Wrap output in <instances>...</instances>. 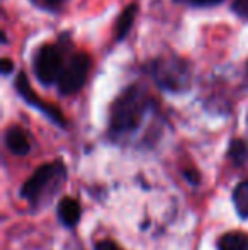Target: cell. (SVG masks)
I'll list each match as a JSON object with an SVG mask.
<instances>
[{
	"label": "cell",
	"mask_w": 248,
	"mask_h": 250,
	"mask_svg": "<svg viewBox=\"0 0 248 250\" xmlns=\"http://www.w3.org/2000/svg\"><path fill=\"white\" fill-rule=\"evenodd\" d=\"M148 96L138 85H129L124 89L111 105L109 131L114 136H123L133 133L145 118L148 111Z\"/></svg>",
	"instance_id": "6da1fadb"
},
{
	"label": "cell",
	"mask_w": 248,
	"mask_h": 250,
	"mask_svg": "<svg viewBox=\"0 0 248 250\" xmlns=\"http://www.w3.org/2000/svg\"><path fill=\"white\" fill-rule=\"evenodd\" d=\"M66 179V168L61 162H50L41 167L24 182L20 196L29 201L33 206H43L50 203L55 192L63 186Z\"/></svg>",
	"instance_id": "7a4b0ae2"
},
{
	"label": "cell",
	"mask_w": 248,
	"mask_h": 250,
	"mask_svg": "<svg viewBox=\"0 0 248 250\" xmlns=\"http://www.w3.org/2000/svg\"><path fill=\"white\" fill-rule=\"evenodd\" d=\"M150 72L160 89L177 92L187 87L191 79V70L189 65L179 56H160L153 60L150 65Z\"/></svg>",
	"instance_id": "3957f363"
},
{
	"label": "cell",
	"mask_w": 248,
	"mask_h": 250,
	"mask_svg": "<svg viewBox=\"0 0 248 250\" xmlns=\"http://www.w3.org/2000/svg\"><path fill=\"white\" fill-rule=\"evenodd\" d=\"M90 70V58L87 53L78 51L73 53L68 58L66 65L63 66L60 77H58L57 87L63 96H72L76 94L83 85H85L87 75Z\"/></svg>",
	"instance_id": "277c9868"
},
{
	"label": "cell",
	"mask_w": 248,
	"mask_h": 250,
	"mask_svg": "<svg viewBox=\"0 0 248 250\" xmlns=\"http://www.w3.org/2000/svg\"><path fill=\"white\" fill-rule=\"evenodd\" d=\"M63 66L65 65H63L61 51L55 44H43L34 55V73H36V79L44 85L58 82Z\"/></svg>",
	"instance_id": "5b68a950"
},
{
	"label": "cell",
	"mask_w": 248,
	"mask_h": 250,
	"mask_svg": "<svg viewBox=\"0 0 248 250\" xmlns=\"http://www.w3.org/2000/svg\"><path fill=\"white\" fill-rule=\"evenodd\" d=\"M14 87H16L17 94H19V96L22 97L27 104L33 105V107H36V109H39V111L43 112V114H46L53 123H57V125H60V126H65V119H63L61 112L58 111L55 105L46 104V102L41 101L39 97L34 94L33 87H31L29 80H27V77H26V73H24V72L17 73L16 82H14Z\"/></svg>",
	"instance_id": "8992f818"
},
{
	"label": "cell",
	"mask_w": 248,
	"mask_h": 250,
	"mask_svg": "<svg viewBox=\"0 0 248 250\" xmlns=\"http://www.w3.org/2000/svg\"><path fill=\"white\" fill-rule=\"evenodd\" d=\"M5 146L14 155H26L31 150L29 136L20 126H10L5 131Z\"/></svg>",
	"instance_id": "52a82bcc"
},
{
	"label": "cell",
	"mask_w": 248,
	"mask_h": 250,
	"mask_svg": "<svg viewBox=\"0 0 248 250\" xmlns=\"http://www.w3.org/2000/svg\"><path fill=\"white\" fill-rule=\"evenodd\" d=\"M80 204L72 198H65L58 204V218L65 227H75L80 220Z\"/></svg>",
	"instance_id": "ba28073f"
},
{
	"label": "cell",
	"mask_w": 248,
	"mask_h": 250,
	"mask_svg": "<svg viewBox=\"0 0 248 250\" xmlns=\"http://www.w3.org/2000/svg\"><path fill=\"white\" fill-rule=\"evenodd\" d=\"M136 14H138V5H136V3H129L123 12L119 14V17H117V21H116V40L117 41L124 40L126 34L129 33L133 22H134Z\"/></svg>",
	"instance_id": "9c48e42d"
},
{
	"label": "cell",
	"mask_w": 248,
	"mask_h": 250,
	"mask_svg": "<svg viewBox=\"0 0 248 250\" xmlns=\"http://www.w3.org/2000/svg\"><path fill=\"white\" fill-rule=\"evenodd\" d=\"M219 250H248V237L242 231H229L218 240Z\"/></svg>",
	"instance_id": "30bf717a"
},
{
	"label": "cell",
	"mask_w": 248,
	"mask_h": 250,
	"mask_svg": "<svg viewBox=\"0 0 248 250\" xmlns=\"http://www.w3.org/2000/svg\"><path fill=\"white\" fill-rule=\"evenodd\" d=\"M233 203L242 218H248V181L240 182L233 191Z\"/></svg>",
	"instance_id": "8fae6325"
},
{
	"label": "cell",
	"mask_w": 248,
	"mask_h": 250,
	"mask_svg": "<svg viewBox=\"0 0 248 250\" xmlns=\"http://www.w3.org/2000/svg\"><path fill=\"white\" fill-rule=\"evenodd\" d=\"M247 155V146L243 142H240V140H235V142L231 143V146H229V157L235 158L236 162H242V158Z\"/></svg>",
	"instance_id": "7c38bea8"
},
{
	"label": "cell",
	"mask_w": 248,
	"mask_h": 250,
	"mask_svg": "<svg viewBox=\"0 0 248 250\" xmlns=\"http://www.w3.org/2000/svg\"><path fill=\"white\" fill-rule=\"evenodd\" d=\"M231 10L242 19H248V0H233Z\"/></svg>",
	"instance_id": "4fadbf2b"
},
{
	"label": "cell",
	"mask_w": 248,
	"mask_h": 250,
	"mask_svg": "<svg viewBox=\"0 0 248 250\" xmlns=\"http://www.w3.org/2000/svg\"><path fill=\"white\" fill-rule=\"evenodd\" d=\"M33 2L44 10H57L65 3V0H33Z\"/></svg>",
	"instance_id": "5bb4252c"
},
{
	"label": "cell",
	"mask_w": 248,
	"mask_h": 250,
	"mask_svg": "<svg viewBox=\"0 0 248 250\" xmlns=\"http://www.w3.org/2000/svg\"><path fill=\"white\" fill-rule=\"evenodd\" d=\"M95 250H123V249L111 240H100L95 244Z\"/></svg>",
	"instance_id": "9a60e30c"
},
{
	"label": "cell",
	"mask_w": 248,
	"mask_h": 250,
	"mask_svg": "<svg viewBox=\"0 0 248 250\" xmlns=\"http://www.w3.org/2000/svg\"><path fill=\"white\" fill-rule=\"evenodd\" d=\"M186 2H189L194 7H211V5H218V3H221L223 0H186Z\"/></svg>",
	"instance_id": "2e32d148"
},
{
	"label": "cell",
	"mask_w": 248,
	"mask_h": 250,
	"mask_svg": "<svg viewBox=\"0 0 248 250\" xmlns=\"http://www.w3.org/2000/svg\"><path fill=\"white\" fill-rule=\"evenodd\" d=\"M0 68H2V75L7 77L14 70V63L10 62L9 58H2V62H0Z\"/></svg>",
	"instance_id": "e0dca14e"
}]
</instances>
